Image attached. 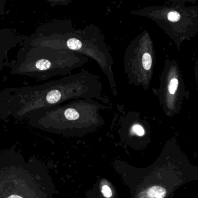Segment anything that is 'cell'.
I'll return each instance as SVG.
<instances>
[{"mask_svg":"<svg viewBox=\"0 0 198 198\" xmlns=\"http://www.w3.org/2000/svg\"><path fill=\"white\" fill-rule=\"evenodd\" d=\"M21 47L11 64V75L46 80L60 75L64 70L63 49L44 46Z\"/></svg>","mask_w":198,"mask_h":198,"instance_id":"cell-1","label":"cell"},{"mask_svg":"<svg viewBox=\"0 0 198 198\" xmlns=\"http://www.w3.org/2000/svg\"><path fill=\"white\" fill-rule=\"evenodd\" d=\"M28 36L17 33L15 30L4 28L0 30V72L9 65V51L25 41Z\"/></svg>","mask_w":198,"mask_h":198,"instance_id":"cell-2","label":"cell"},{"mask_svg":"<svg viewBox=\"0 0 198 198\" xmlns=\"http://www.w3.org/2000/svg\"><path fill=\"white\" fill-rule=\"evenodd\" d=\"M65 44V47L70 50L73 51H78L82 47V42L79 39L75 37H70L65 41H64L58 49H61L62 47L63 44Z\"/></svg>","mask_w":198,"mask_h":198,"instance_id":"cell-3","label":"cell"},{"mask_svg":"<svg viewBox=\"0 0 198 198\" xmlns=\"http://www.w3.org/2000/svg\"><path fill=\"white\" fill-rule=\"evenodd\" d=\"M147 193L150 198H163L166 195V190L164 188L159 186L151 187Z\"/></svg>","mask_w":198,"mask_h":198,"instance_id":"cell-4","label":"cell"},{"mask_svg":"<svg viewBox=\"0 0 198 198\" xmlns=\"http://www.w3.org/2000/svg\"><path fill=\"white\" fill-rule=\"evenodd\" d=\"M63 114L65 119L69 121L77 120L80 116L79 112L75 109L72 108H66L65 110H63Z\"/></svg>","mask_w":198,"mask_h":198,"instance_id":"cell-5","label":"cell"},{"mask_svg":"<svg viewBox=\"0 0 198 198\" xmlns=\"http://www.w3.org/2000/svg\"><path fill=\"white\" fill-rule=\"evenodd\" d=\"M142 62H143V68L146 70H150L152 67V57L149 53L146 52L143 54L142 59Z\"/></svg>","mask_w":198,"mask_h":198,"instance_id":"cell-6","label":"cell"},{"mask_svg":"<svg viewBox=\"0 0 198 198\" xmlns=\"http://www.w3.org/2000/svg\"><path fill=\"white\" fill-rule=\"evenodd\" d=\"M178 86V80L176 78L172 79L170 82L169 85L168 86V89L170 94L173 95L175 94L177 89Z\"/></svg>","mask_w":198,"mask_h":198,"instance_id":"cell-7","label":"cell"},{"mask_svg":"<svg viewBox=\"0 0 198 198\" xmlns=\"http://www.w3.org/2000/svg\"><path fill=\"white\" fill-rule=\"evenodd\" d=\"M181 16L176 11H171L167 15V18L169 21L172 22H176L180 19Z\"/></svg>","mask_w":198,"mask_h":198,"instance_id":"cell-8","label":"cell"},{"mask_svg":"<svg viewBox=\"0 0 198 198\" xmlns=\"http://www.w3.org/2000/svg\"><path fill=\"white\" fill-rule=\"evenodd\" d=\"M133 131L139 136H143L145 133L143 127L139 124H135L133 127Z\"/></svg>","mask_w":198,"mask_h":198,"instance_id":"cell-9","label":"cell"},{"mask_svg":"<svg viewBox=\"0 0 198 198\" xmlns=\"http://www.w3.org/2000/svg\"><path fill=\"white\" fill-rule=\"evenodd\" d=\"M102 192L104 196L106 198H110L112 196V191L109 187L107 185H104L102 188Z\"/></svg>","mask_w":198,"mask_h":198,"instance_id":"cell-10","label":"cell"},{"mask_svg":"<svg viewBox=\"0 0 198 198\" xmlns=\"http://www.w3.org/2000/svg\"><path fill=\"white\" fill-rule=\"evenodd\" d=\"M22 198V197H21V196H17V195H12V196H11L10 197H9V198Z\"/></svg>","mask_w":198,"mask_h":198,"instance_id":"cell-11","label":"cell"}]
</instances>
